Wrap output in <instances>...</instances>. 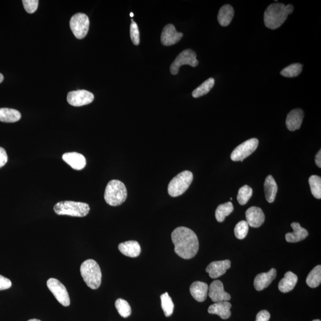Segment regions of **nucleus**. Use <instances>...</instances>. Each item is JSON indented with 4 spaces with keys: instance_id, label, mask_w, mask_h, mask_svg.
<instances>
[{
    "instance_id": "nucleus-37",
    "label": "nucleus",
    "mask_w": 321,
    "mask_h": 321,
    "mask_svg": "<svg viewBox=\"0 0 321 321\" xmlns=\"http://www.w3.org/2000/svg\"><path fill=\"white\" fill-rule=\"evenodd\" d=\"M22 3L28 14H34L37 11L39 4L38 0H23Z\"/></svg>"
},
{
    "instance_id": "nucleus-28",
    "label": "nucleus",
    "mask_w": 321,
    "mask_h": 321,
    "mask_svg": "<svg viewBox=\"0 0 321 321\" xmlns=\"http://www.w3.org/2000/svg\"><path fill=\"white\" fill-rule=\"evenodd\" d=\"M321 283V266L317 265L310 271L306 278V283L311 288L318 287Z\"/></svg>"
},
{
    "instance_id": "nucleus-17",
    "label": "nucleus",
    "mask_w": 321,
    "mask_h": 321,
    "mask_svg": "<svg viewBox=\"0 0 321 321\" xmlns=\"http://www.w3.org/2000/svg\"><path fill=\"white\" fill-rule=\"evenodd\" d=\"M277 275V271L274 268L268 272L259 274L257 275L254 280V287L257 291H262L270 285Z\"/></svg>"
},
{
    "instance_id": "nucleus-27",
    "label": "nucleus",
    "mask_w": 321,
    "mask_h": 321,
    "mask_svg": "<svg viewBox=\"0 0 321 321\" xmlns=\"http://www.w3.org/2000/svg\"><path fill=\"white\" fill-rule=\"evenodd\" d=\"M233 210H234V207L231 202L220 205L217 207L216 211V218L217 222L222 223L225 221L226 217L229 216Z\"/></svg>"
},
{
    "instance_id": "nucleus-41",
    "label": "nucleus",
    "mask_w": 321,
    "mask_h": 321,
    "mask_svg": "<svg viewBox=\"0 0 321 321\" xmlns=\"http://www.w3.org/2000/svg\"><path fill=\"white\" fill-rule=\"evenodd\" d=\"M315 163L317 166L321 167V151L320 150L317 152L315 157Z\"/></svg>"
},
{
    "instance_id": "nucleus-10",
    "label": "nucleus",
    "mask_w": 321,
    "mask_h": 321,
    "mask_svg": "<svg viewBox=\"0 0 321 321\" xmlns=\"http://www.w3.org/2000/svg\"><path fill=\"white\" fill-rule=\"evenodd\" d=\"M47 285L51 292L53 294L58 302L64 306H69L70 300L69 293L66 287L56 278H50L47 282Z\"/></svg>"
},
{
    "instance_id": "nucleus-29",
    "label": "nucleus",
    "mask_w": 321,
    "mask_h": 321,
    "mask_svg": "<svg viewBox=\"0 0 321 321\" xmlns=\"http://www.w3.org/2000/svg\"><path fill=\"white\" fill-rule=\"evenodd\" d=\"M214 85H215V80L213 78L211 77V78L207 79L193 90L192 92L193 98H197L206 95L211 90Z\"/></svg>"
},
{
    "instance_id": "nucleus-12",
    "label": "nucleus",
    "mask_w": 321,
    "mask_h": 321,
    "mask_svg": "<svg viewBox=\"0 0 321 321\" xmlns=\"http://www.w3.org/2000/svg\"><path fill=\"white\" fill-rule=\"evenodd\" d=\"M209 296L214 303L221 302V301H229L231 299V296L226 292L224 285L221 281H213L208 288Z\"/></svg>"
},
{
    "instance_id": "nucleus-42",
    "label": "nucleus",
    "mask_w": 321,
    "mask_h": 321,
    "mask_svg": "<svg viewBox=\"0 0 321 321\" xmlns=\"http://www.w3.org/2000/svg\"><path fill=\"white\" fill-rule=\"evenodd\" d=\"M3 80H4V76L2 73H0V83L3 82Z\"/></svg>"
},
{
    "instance_id": "nucleus-23",
    "label": "nucleus",
    "mask_w": 321,
    "mask_h": 321,
    "mask_svg": "<svg viewBox=\"0 0 321 321\" xmlns=\"http://www.w3.org/2000/svg\"><path fill=\"white\" fill-rule=\"evenodd\" d=\"M298 277L297 275L291 271H288L284 275V277L281 279L278 284L279 290L282 293H288L293 290L296 286Z\"/></svg>"
},
{
    "instance_id": "nucleus-39",
    "label": "nucleus",
    "mask_w": 321,
    "mask_h": 321,
    "mask_svg": "<svg viewBox=\"0 0 321 321\" xmlns=\"http://www.w3.org/2000/svg\"><path fill=\"white\" fill-rule=\"evenodd\" d=\"M270 317V313L267 310H261L257 314L256 321H269Z\"/></svg>"
},
{
    "instance_id": "nucleus-24",
    "label": "nucleus",
    "mask_w": 321,
    "mask_h": 321,
    "mask_svg": "<svg viewBox=\"0 0 321 321\" xmlns=\"http://www.w3.org/2000/svg\"><path fill=\"white\" fill-rule=\"evenodd\" d=\"M264 190L266 199L269 203L274 202L276 197L278 187L276 182L271 175L266 178L264 183Z\"/></svg>"
},
{
    "instance_id": "nucleus-21",
    "label": "nucleus",
    "mask_w": 321,
    "mask_h": 321,
    "mask_svg": "<svg viewBox=\"0 0 321 321\" xmlns=\"http://www.w3.org/2000/svg\"><path fill=\"white\" fill-rule=\"evenodd\" d=\"M291 227L293 229V232L288 233L285 235V240L287 242H299L305 239L309 235V233L305 229L301 228L299 223H293Z\"/></svg>"
},
{
    "instance_id": "nucleus-22",
    "label": "nucleus",
    "mask_w": 321,
    "mask_h": 321,
    "mask_svg": "<svg viewBox=\"0 0 321 321\" xmlns=\"http://www.w3.org/2000/svg\"><path fill=\"white\" fill-rule=\"evenodd\" d=\"M119 249L122 254L131 258L138 257L141 252L140 245L134 241L121 243L119 245Z\"/></svg>"
},
{
    "instance_id": "nucleus-18",
    "label": "nucleus",
    "mask_w": 321,
    "mask_h": 321,
    "mask_svg": "<svg viewBox=\"0 0 321 321\" xmlns=\"http://www.w3.org/2000/svg\"><path fill=\"white\" fill-rule=\"evenodd\" d=\"M304 118V112L302 110L297 109L293 110L288 113L286 123L287 128L290 131H295L301 127Z\"/></svg>"
},
{
    "instance_id": "nucleus-34",
    "label": "nucleus",
    "mask_w": 321,
    "mask_h": 321,
    "mask_svg": "<svg viewBox=\"0 0 321 321\" xmlns=\"http://www.w3.org/2000/svg\"><path fill=\"white\" fill-rule=\"evenodd\" d=\"M252 194L253 190L252 188L248 185H245L239 189L237 199H238L239 203L241 205H244L251 199Z\"/></svg>"
},
{
    "instance_id": "nucleus-11",
    "label": "nucleus",
    "mask_w": 321,
    "mask_h": 321,
    "mask_svg": "<svg viewBox=\"0 0 321 321\" xmlns=\"http://www.w3.org/2000/svg\"><path fill=\"white\" fill-rule=\"evenodd\" d=\"M67 101L74 106H82L88 105L93 102V93L86 90H78L68 93Z\"/></svg>"
},
{
    "instance_id": "nucleus-32",
    "label": "nucleus",
    "mask_w": 321,
    "mask_h": 321,
    "mask_svg": "<svg viewBox=\"0 0 321 321\" xmlns=\"http://www.w3.org/2000/svg\"><path fill=\"white\" fill-rule=\"evenodd\" d=\"M302 67V65L299 63L290 64L281 71V74L286 77H296L301 73Z\"/></svg>"
},
{
    "instance_id": "nucleus-8",
    "label": "nucleus",
    "mask_w": 321,
    "mask_h": 321,
    "mask_svg": "<svg viewBox=\"0 0 321 321\" xmlns=\"http://www.w3.org/2000/svg\"><path fill=\"white\" fill-rule=\"evenodd\" d=\"M70 25L74 35L79 40H82L88 32L89 19L86 15L79 13L71 18Z\"/></svg>"
},
{
    "instance_id": "nucleus-43",
    "label": "nucleus",
    "mask_w": 321,
    "mask_h": 321,
    "mask_svg": "<svg viewBox=\"0 0 321 321\" xmlns=\"http://www.w3.org/2000/svg\"><path fill=\"white\" fill-rule=\"evenodd\" d=\"M28 321H41V320L37 319H32L29 320Z\"/></svg>"
},
{
    "instance_id": "nucleus-4",
    "label": "nucleus",
    "mask_w": 321,
    "mask_h": 321,
    "mask_svg": "<svg viewBox=\"0 0 321 321\" xmlns=\"http://www.w3.org/2000/svg\"><path fill=\"white\" fill-rule=\"evenodd\" d=\"M127 197V189L121 181L113 180L107 184L104 199L109 205L113 206L121 205L125 202Z\"/></svg>"
},
{
    "instance_id": "nucleus-30",
    "label": "nucleus",
    "mask_w": 321,
    "mask_h": 321,
    "mask_svg": "<svg viewBox=\"0 0 321 321\" xmlns=\"http://www.w3.org/2000/svg\"><path fill=\"white\" fill-rule=\"evenodd\" d=\"M161 307L163 309L165 316L169 317L172 315L174 309V304L171 297L168 293L162 294L161 297Z\"/></svg>"
},
{
    "instance_id": "nucleus-38",
    "label": "nucleus",
    "mask_w": 321,
    "mask_h": 321,
    "mask_svg": "<svg viewBox=\"0 0 321 321\" xmlns=\"http://www.w3.org/2000/svg\"><path fill=\"white\" fill-rule=\"evenodd\" d=\"M12 284L9 279L0 275V290L9 289L12 287Z\"/></svg>"
},
{
    "instance_id": "nucleus-7",
    "label": "nucleus",
    "mask_w": 321,
    "mask_h": 321,
    "mask_svg": "<svg viewBox=\"0 0 321 321\" xmlns=\"http://www.w3.org/2000/svg\"><path fill=\"white\" fill-rule=\"evenodd\" d=\"M199 64L196 58L195 52L190 49L183 51L178 55L170 66V71L173 75H176L181 66L189 65L192 67H196Z\"/></svg>"
},
{
    "instance_id": "nucleus-13",
    "label": "nucleus",
    "mask_w": 321,
    "mask_h": 321,
    "mask_svg": "<svg viewBox=\"0 0 321 321\" xmlns=\"http://www.w3.org/2000/svg\"><path fill=\"white\" fill-rule=\"evenodd\" d=\"M183 34L178 32L172 24H168L164 28L161 36V43L164 46H171L177 44L182 38Z\"/></svg>"
},
{
    "instance_id": "nucleus-31",
    "label": "nucleus",
    "mask_w": 321,
    "mask_h": 321,
    "mask_svg": "<svg viewBox=\"0 0 321 321\" xmlns=\"http://www.w3.org/2000/svg\"><path fill=\"white\" fill-rule=\"evenodd\" d=\"M309 183L311 192L317 199L321 198V178L316 175H313L309 178Z\"/></svg>"
},
{
    "instance_id": "nucleus-9",
    "label": "nucleus",
    "mask_w": 321,
    "mask_h": 321,
    "mask_svg": "<svg viewBox=\"0 0 321 321\" xmlns=\"http://www.w3.org/2000/svg\"><path fill=\"white\" fill-rule=\"evenodd\" d=\"M259 144L257 139L252 138L242 143L232 152L231 159L233 161H243L257 150Z\"/></svg>"
},
{
    "instance_id": "nucleus-19",
    "label": "nucleus",
    "mask_w": 321,
    "mask_h": 321,
    "mask_svg": "<svg viewBox=\"0 0 321 321\" xmlns=\"http://www.w3.org/2000/svg\"><path fill=\"white\" fill-rule=\"evenodd\" d=\"M232 304L229 301H221V302L214 303L207 309L210 314H217L223 319H229L231 316L232 312L230 309Z\"/></svg>"
},
{
    "instance_id": "nucleus-3",
    "label": "nucleus",
    "mask_w": 321,
    "mask_h": 321,
    "mask_svg": "<svg viewBox=\"0 0 321 321\" xmlns=\"http://www.w3.org/2000/svg\"><path fill=\"white\" fill-rule=\"evenodd\" d=\"M80 274L87 286L92 290L98 288L101 284L102 273L99 265L93 259H87L80 266Z\"/></svg>"
},
{
    "instance_id": "nucleus-33",
    "label": "nucleus",
    "mask_w": 321,
    "mask_h": 321,
    "mask_svg": "<svg viewBox=\"0 0 321 321\" xmlns=\"http://www.w3.org/2000/svg\"><path fill=\"white\" fill-rule=\"evenodd\" d=\"M115 306L121 316L126 318L131 315V307L127 301L122 299H118L116 301Z\"/></svg>"
},
{
    "instance_id": "nucleus-2",
    "label": "nucleus",
    "mask_w": 321,
    "mask_h": 321,
    "mask_svg": "<svg viewBox=\"0 0 321 321\" xmlns=\"http://www.w3.org/2000/svg\"><path fill=\"white\" fill-rule=\"evenodd\" d=\"M293 5L285 6L283 3H274L269 6L264 14V23L266 27L276 29L280 28L286 21L288 15L292 14Z\"/></svg>"
},
{
    "instance_id": "nucleus-45",
    "label": "nucleus",
    "mask_w": 321,
    "mask_h": 321,
    "mask_svg": "<svg viewBox=\"0 0 321 321\" xmlns=\"http://www.w3.org/2000/svg\"><path fill=\"white\" fill-rule=\"evenodd\" d=\"M313 321H320V320L319 319H315V320H313Z\"/></svg>"
},
{
    "instance_id": "nucleus-14",
    "label": "nucleus",
    "mask_w": 321,
    "mask_h": 321,
    "mask_svg": "<svg viewBox=\"0 0 321 321\" xmlns=\"http://www.w3.org/2000/svg\"><path fill=\"white\" fill-rule=\"evenodd\" d=\"M246 220L249 226L254 228H258L265 222V215L260 207L252 206L246 210Z\"/></svg>"
},
{
    "instance_id": "nucleus-15",
    "label": "nucleus",
    "mask_w": 321,
    "mask_h": 321,
    "mask_svg": "<svg viewBox=\"0 0 321 321\" xmlns=\"http://www.w3.org/2000/svg\"><path fill=\"white\" fill-rule=\"evenodd\" d=\"M62 158L74 170H82L86 166L85 157L77 152H67L63 155Z\"/></svg>"
},
{
    "instance_id": "nucleus-36",
    "label": "nucleus",
    "mask_w": 321,
    "mask_h": 321,
    "mask_svg": "<svg viewBox=\"0 0 321 321\" xmlns=\"http://www.w3.org/2000/svg\"><path fill=\"white\" fill-rule=\"evenodd\" d=\"M130 34H131L132 43L135 45H138L140 43V34H139L137 24L133 19H132L131 29H130Z\"/></svg>"
},
{
    "instance_id": "nucleus-44",
    "label": "nucleus",
    "mask_w": 321,
    "mask_h": 321,
    "mask_svg": "<svg viewBox=\"0 0 321 321\" xmlns=\"http://www.w3.org/2000/svg\"><path fill=\"white\" fill-rule=\"evenodd\" d=\"M130 15H131V17H132V18L134 17V14H133V13H131V14H130Z\"/></svg>"
},
{
    "instance_id": "nucleus-6",
    "label": "nucleus",
    "mask_w": 321,
    "mask_h": 321,
    "mask_svg": "<svg viewBox=\"0 0 321 321\" xmlns=\"http://www.w3.org/2000/svg\"><path fill=\"white\" fill-rule=\"evenodd\" d=\"M193 179V175L192 172L187 170L181 172L174 177L168 184V194L171 197L181 195L189 187Z\"/></svg>"
},
{
    "instance_id": "nucleus-16",
    "label": "nucleus",
    "mask_w": 321,
    "mask_h": 321,
    "mask_svg": "<svg viewBox=\"0 0 321 321\" xmlns=\"http://www.w3.org/2000/svg\"><path fill=\"white\" fill-rule=\"evenodd\" d=\"M231 267L229 260L214 261L207 266L206 271L212 278H217L225 274L227 270Z\"/></svg>"
},
{
    "instance_id": "nucleus-35",
    "label": "nucleus",
    "mask_w": 321,
    "mask_h": 321,
    "mask_svg": "<svg viewBox=\"0 0 321 321\" xmlns=\"http://www.w3.org/2000/svg\"><path fill=\"white\" fill-rule=\"evenodd\" d=\"M249 231V225L247 222L241 221L237 224L235 228V234L237 238L244 239Z\"/></svg>"
},
{
    "instance_id": "nucleus-5",
    "label": "nucleus",
    "mask_w": 321,
    "mask_h": 321,
    "mask_svg": "<svg viewBox=\"0 0 321 321\" xmlns=\"http://www.w3.org/2000/svg\"><path fill=\"white\" fill-rule=\"evenodd\" d=\"M54 210L57 215L84 217L89 213L88 204L74 201H62L55 205Z\"/></svg>"
},
{
    "instance_id": "nucleus-40",
    "label": "nucleus",
    "mask_w": 321,
    "mask_h": 321,
    "mask_svg": "<svg viewBox=\"0 0 321 321\" xmlns=\"http://www.w3.org/2000/svg\"><path fill=\"white\" fill-rule=\"evenodd\" d=\"M8 161L7 152L4 148L0 147V168L5 166Z\"/></svg>"
},
{
    "instance_id": "nucleus-1",
    "label": "nucleus",
    "mask_w": 321,
    "mask_h": 321,
    "mask_svg": "<svg viewBox=\"0 0 321 321\" xmlns=\"http://www.w3.org/2000/svg\"><path fill=\"white\" fill-rule=\"evenodd\" d=\"M172 242L174 245V252L181 258L190 259L195 257L199 250V241L192 230L179 227L171 234Z\"/></svg>"
},
{
    "instance_id": "nucleus-25",
    "label": "nucleus",
    "mask_w": 321,
    "mask_h": 321,
    "mask_svg": "<svg viewBox=\"0 0 321 321\" xmlns=\"http://www.w3.org/2000/svg\"><path fill=\"white\" fill-rule=\"evenodd\" d=\"M235 11L232 6L226 5L220 9L218 15V21L222 27H228L234 17Z\"/></svg>"
},
{
    "instance_id": "nucleus-20",
    "label": "nucleus",
    "mask_w": 321,
    "mask_h": 321,
    "mask_svg": "<svg viewBox=\"0 0 321 321\" xmlns=\"http://www.w3.org/2000/svg\"><path fill=\"white\" fill-rule=\"evenodd\" d=\"M208 288L206 283L195 281L190 285V292L194 299L199 302H202L206 299Z\"/></svg>"
},
{
    "instance_id": "nucleus-26",
    "label": "nucleus",
    "mask_w": 321,
    "mask_h": 321,
    "mask_svg": "<svg viewBox=\"0 0 321 321\" xmlns=\"http://www.w3.org/2000/svg\"><path fill=\"white\" fill-rule=\"evenodd\" d=\"M21 113L18 110L8 109H0V122L5 123H15L20 121Z\"/></svg>"
}]
</instances>
